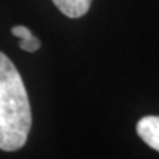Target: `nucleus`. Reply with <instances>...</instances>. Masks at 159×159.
I'll list each match as a JSON object with an SVG mask.
<instances>
[{
	"mask_svg": "<svg viewBox=\"0 0 159 159\" xmlns=\"http://www.w3.org/2000/svg\"><path fill=\"white\" fill-rule=\"evenodd\" d=\"M31 124V106L21 74L0 52V150H19L27 143Z\"/></svg>",
	"mask_w": 159,
	"mask_h": 159,
	"instance_id": "nucleus-1",
	"label": "nucleus"
},
{
	"mask_svg": "<svg viewBox=\"0 0 159 159\" xmlns=\"http://www.w3.org/2000/svg\"><path fill=\"white\" fill-rule=\"evenodd\" d=\"M136 133L149 148L159 152V116H143L136 125Z\"/></svg>",
	"mask_w": 159,
	"mask_h": 159,
	"instance_id": "nucleus-2",
	"label": "nucleus"
},
{
	"mask_svg": "<svg viewBox=\"0 0 159 159\" xmlns=\"http://www.w3.org/2000/svg\"><path fill=\"white\" fill-rule=\"evenodd\" d=\"M59 12L68 18H81L89 12L91 0H52Z\"/></svg>",
	"mask_w": 159,
	"mask_h": 159,
	"instance_id": "nucleus-3",
	"label": "nucleus"
},
{
	"mask_svg": "<svg viewBox=\"0 0 159 159\" xmlns=\"http://www.w3.org/2000/svg\"><path fill=\"white\" fill-rule=\"evenodd\" d=\"M19 47L25 52H30V53H33V52H37L41 47V43H40V40L37 37H31V39H25V40H21L19 41Z\"/></svg>",
	"mask_w": 159,
	"mask_h": 159,
	"instance_id": "nucleus-4",
	"label": "nucleus"
},
{
	"mask_svg": "<svg viewBox=\"0 0 159 159\" xmlns=\"http://www.w3.org/2000/svg\"><path fill=\"white\" fill-rule=\"evenodd\" d=\"M11 31L15 37H18V39H21V40L31 39V37H33V33H31L27 27H24V25H16V27H13Z\"/></svg>",
	"mask_w": 159,
	"mask_h": 159,
	"instance_id": "nucleus-5",
	"label": "nucleus"
}]
</instances>
